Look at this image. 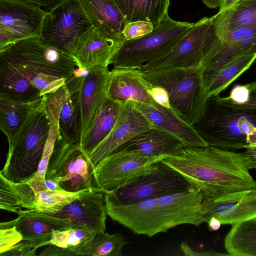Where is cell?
I'll list each match as a JSON object with an SVG mask.
<instances>
[{
    "label": "cell",
    "instance_id": "20",
    "mask_svg": "<svg viewBox=\"0 0 256 256\" xmlns=\"http://www.w3.org/2000/svg\"><path fill=\"white\" fill-rule=\"evenodd\" d=\"M122 43L104 36L93 26L79 39L72 58L82 69L108 66Z\"/></svg>",
    "mask_w": 256,
    "mask_h": 256
},
{
    "label": "cell",
    "instance_id": "33",
    "mask_svg": "<svg viewBox=\"0 0 256 256\" xmlns=\"http://www.w3.org/2000/svg\"><path fill=\"white\" fill-rule=\"evenodd\" d=\"M212 28L220 32L256 26V0H238L228 8L212 16Z\"/></svg>",
    "mask_w": 256,
    "mask_h": 256
},
{
    "label": "cell",
    "instance_id": "2",
    "mask_svg": "<svg viewBox=\"0 0 256 256\" xmlns=\"http://www.w3.org/2000/svg\"><path fill=\"white\" fill-rule=\"evenodd\" d=\"M162 162L180 174L204 198L256 187L240 153L210 146H184Z\"/></svg>",
    "mask_w": 256,
    "mask_h": 256
},
{
    "label": "cell",
    "instance_id": "39",
    "mask_svg": "<svg viewBox=\"0 0 256 256\" xmlns=\"http://www.w3.org/2000/svg\"><path fill=\"white\" fill-rule=\"evenodd\" d=\"M154 26L150 22L136 21L127 24L122 32L124 41L141 37L152 32Z\"/></svg>",
    "mask_w": 256,
    "mask_h": 256
},
{
    "label": "cell",
    "instance_id": "27",
    "mask_svg": "<svg viewBox=\"0 0 256 256\" xmlns=\"http://www.w3.org/2000/svg\"><path fill=\"white\" fill-rule=\"evenodd\" d=\"M80 192L52 190L35 192L27 183L21 185L18 191L21 209L36 210L48 214H54L62 210L78 198Z\"/></svg>",
    "mask_w": 256,
    "mask_h": 256
},
{
    "label": "cell",
    "instance_id": "5",
    "mask_svg": "<svg viewBox=\"0 0 256 256\" xmlns=\"http://www.w3.org/2000/svg\"><path fill=\"white\" fill-rule=\"evenodd\" d=\"M46 179L56 182L66 192H104L90 157L80 145L68 142L60 134L54 144Z\"/></svg>",
    "mask_w": 256,
    "mask_h": 256
},
{
    "label": "cell",
    "instance_id": "40",
    "mask_svg": "<svg viewBox=\"0 0 256 256\" xmlns=\"http://www.w3.org/2000/svg\"><path fill=\"white\" fill-rule=\"evenodd\" d=\"M143 78L145 88L151 98L158 104L171 109L168 94L166 90L162 86L150 84L144 77Z\"/></svg>",
    "mask_w": 256,
    "mask_h": 256
},
{
    "label": "cell",
    "instance_id": "9",
    "mask_svg": "<svg viewBox=\"0 0 256 256\" xmlns=\"http://www.w3.org/2000/svg\"><path fill=\"white\" fill-rule=\"evenodd\" d=\"M48 11L24 0H0V50L24 40L40 38Z\"/></svg>",
    "mask_w": 256,
    "mask_h": 256
},
{
    "label": "cell",
    "instance_id": "42",
    "mask_svg": "<svg viewBox=\"0 0 256 256\" xmlns=\"http://www.w3.org/2000/svg\"><path fill=\"white\" fill-rule=\"evenodd\" d=\"M249 96V90L246 84H237L232 89L228 98L234 104H243L248 101Z\"/></svg>",
    "mask_w": 256,
    "mask_h": 256
},
{
    "label": "cell",
    "instance_id": "24",
    "mask_svg": "<svg viewBox=\"0 0 256 256\" xmlns=\"http://www.w3.org/2000/svg\"><path fill=\"white\" fill-rule=\"evenodd\" d=\"M107 96L119 104L128 100L153 106L156 104L146 91L138 68H113L110 70Z\"/></svg>",
    "mask_w": 256,
    "mask_h": 256
},
{
    "label": "cell",
    "instance_id": "21",
    "mask_svg": "<svg viewBox=\"0 0 256 256\" xmlns=\"http://www.w3.org/2000/svg\"><path fill=\"white\" fill-rule=\"evenodd\" d=\"M17 214L14 225L22 240L30 242L36 250L48 246L54 231L74 226L70 220L36 210H22Z\"/></svg>",
    "mask_w": 256,
    "mask_h": 256
},
{
    "label": "cell",
    "instance_id": "14",
    "mask_svg": "<svg viewBox=\"0 0 256 256\" xmlns=\"http://www.w3.org/2000/svg\"><path fill=\"white\" fill-rule=\"evenodd\" d=\"M164 158L114 151L96 167V176L104 193L110 192L137 180L152 170Z\"/></svg>",
    "mask_w": 256,
    "mask_h": 256
},
{
    "label": "cell",
    "instance_id": "37",
    "mask_svg": "<svg viewBox=\"0 0 256 256\" xmlns=\"http://www.w3.org/2000/svg\"><path fill=\"white\" fill-rule=\"evenodd\" d=\"M250 96L248 101L243 104H236L230 102L228 97L222 98L218 95L212 96L218 103L234 112L241 114L256 122V82L246 84Z\"/></svg>",
    "mask_w": 256,
    "mask_h": 256
},
{
    "label": "cell",
    "instance_id": "36",
    "mask_svg": "<svg viewBox=\"0 0 256 256\" xmlns=\"http://www.w3.org/2000/svg\"><path fill=\"white\" fill-rule=\"evenodd\" d=\"M48 114L50 121V132L38 170L35 174L32 177V178L36 180H46L48 166L53 152L55 142L60 135L58 124L56 118L51 114L48 112Z\"/></svg>",
    "mask_w": 256,
    "mask_h": 256
},
{
    "label": "cell",
    "instance_id": "15",
    "mask_svg": "<svg viewBox=\"0 0 256 256\" xmlns=\"http://www.w3.org/2000/svg\"><path fill=\"white\" fill-rule=\"evenodd\" d=\"M104 198L107 215L136 234L152 237L169 230L156 198L126 204Z\"/></svg>",
    "mask_w": 256,
    "mask_h": 256
},
{
    "label": "cell",
    "instance_id": "38",
    "mask_svg": "<svg viewBox=\"0 0 256 256\" xmlns=\"http://www.w3.org/2000/svg\"><path fill=\"white\" fill-rule=\"evenodd\" d=\"M0 254L9 250L22 240V236L14 225V220L0 224Z\"/></svg>",
    "mask_w": 256,
    "mask_h": 256
},
{
    "label": "cell",
    "instance_id": "4",
    "mask_svg": "<svg viewBox=\"0 0 256 256\" xmlns=\"http://www.w3.org/2000/svg\"><path fill=\"white\" fill-rule=\"evenodd\" d=\"M150 84L168 92L171 110L183 122L193 126L204 116L208 97L201 65L142 72Z\"/></svg>",
    "mask_w": 256,
    "mask_h": 256
},
{
    "label": "cell",
    "instance_id": "23",
    "mask_svg": "<svg viewBox=\"0 0 256 256\" xmlns=\"http://www.w3.org/2000/svg\"><path fill=\"white\" fill-rule=\"evenodd\" d=\"M136 107L147 118L152 126L164 130L179 138L187 146H208L194 126L181 120L170 108L156 102L154 106L132 101Z\"/></svg>",
    "mask_w": 256,
    "mask_h": 256
},
{
    "label": "cell",
    "instance_id": "35",
    "mask_svg": "<svg viewBox=\"0 0 256 256\" xmlns=\"http://www.w3.org/2000/svg\"><path fill=\"white\" fill-rule=\"evenodd\" d=\"M128 242L120 233L97 234L81 249L78 256H123L122 248Z\"/></svg>",
    "mask_w": 256,
    "mask_h": 256
},
{
    "label": "cell",
    "instance_id": "32",
    "mask_svg": "<svg viewBox=\"0 0 256 256\" xmlns=\"http://www.w3.org/2000/svg\"><path fill=\"white\" fill-rule=\"evenodd\" d=\"M43 98L34 102H24L0 95V128L8 142L12 140L32 110L40 104Z\"/></svg>",
    "mask_w": 256,
    "mask_h": 256
},
{
    "label": "cell",
    "instance_id": "8",
    "mask_svg": "<svg viewBox=\"0 0 256 256\" xmlns=\"http://www.w3.org/2000/svg\"><path fill=\"white\" fill-rule=\"evenodd\" d=\"M190 186L178 172L161 161L137 180L118 189L106 192L104 196L126 204L157 198L188 190Z\"/></svg>",
    "mask_w": 256,
    "mask_h": 256
},
{
    "label": "cell",
    "instance_id": "25",
    "mask_svg": "<svg viewBox=\"0 0 256 256\" xmlns=\"http://www.w3.org/2000/svg\"><path fill=\"white\" fill-rule=\"evenodd\" d=\"M184 146V143L176 136L152 127L135 136L114 151L133 152L150 158H164Z\"/></svg>",
    "mask_w": 256,
    "mask_h": 256
},
{
    "label": "cell",
    "instance_id": "16",
    "mask_svg": "<svg viewBox=\"0 0 256 256\" xmlns=\"http://www.w3.org/2000/svg\"><path fill=\"white\" fill-rule=\"evenodd\" d=\"M120 104L119 114L114 128L89 156L95 168L104 159L124 143L152 127L132 100H128Z\"/></svg>",
    "mask_w": 256,
    "mask_h": 256
},
{
    "label": "cell",
    "instance_id": "12",
    "mask_svg": "<svg viewBox=\"0 0 256 256\" xmlns=\"http://www.w3.org/2000/svg\"><path fill=\"white\" fill-rule=\"evenodd\" d=\"M212 26L206 40L200 64L203 74L215 72L244 54L256 53V26L216 32Z\"/></svg>",
    "mask_w": 256,
    "mask_h": 256
},
{
    "label": "cell",
    "instance_id": "47",
    "mask_svg": "<svg viewBox=\"0 0 256 256\" xmlns=\"http://www.w3.org/2000/svg\"><path fill=\"white\" fill-rule=\"evenodd\" d=\"M206 223L210 230L214 231L218 230L222 225L220 220L216 217L212 216L208 220Z\"/></svg>",
    "mask_w": 256,
    "mask_h": 256
},
{
    "label": "cell",
    "instance_id": "3",
    "mask_svg": "<svg viewBox=\"0 0 256 256\" xmlns=\"http://www.w3.org/2000/svg\"><path fill=\"white\" fill-rule=\"evenodd\" d=\"M44 96L8 142L6 162L0 173L14 184L31 178L42 158L50 128Z\"/></svg>",
    "mask_w": 256,
    "mask_h": 256
},
{
    "label": "cell",
    "instance_id": "30",
    "mask_svg": "<svg viewBox=\"0 0 256 256\" xmlns=\"http://www.w3.org/2000/svg\"><path fill=\"white\" fill-rule=\"evenodd\" d=\"M126 24L136 22H150L154 27L168 16L170 0H114Z\"/></svg>",
    "mask_w": 256,
    "mask_h": 256
},
{
    "label": "cell",
    "instance_id": "44",
    "mask_svg": "<svg viewBox=\"0 0 256 256\" xmlns=\"http://www.w3.org/2000/svg\"><path fill=\"white\" fill-rule=\"evenodd\" d=\"M180 248L185 256H230V254H220L214 251H208L204 252H198L193 250L188 244L185 242H182L180 244Z\"/></svg>",
    "mask_w": 256,
    "mask_h": 256
},
{
    "label": "cell",
    "instance_id": "26",
    "mask_svg": "<svg viewBox=\"0 0 256 256\" xmlns=\"http://www.w3.org/2000/svg\"><path fill=\"white\" fill-rule=\"evenodd\" d=\"M98 31L110 38L124 41L122 32L126 24L114 0H78Z\"/></svg>",
    "mask_w": 256,
    "mask_h": 256
},
{
    "label": "cell",
    "instance_id": "28",
    "mask_svg": "<svg viewBox=\"0 0 256 256\" xmlns=\"http://www.w3.org/2000/svg\"><path fill=\"white\" fill-rule=\"evenodd\" d=\"M96 233L88 228L72 226L54 231L48 246L38 255L41 256H78Z\"/></svg>",
    "mask_w": 256,
    "mask_h": 256
},
{
    "label": "cell",
    "instance_id": "10",
    "mask_svg": "<svg viewBox=\"0 0 256 256\" xmlns=\"http://www.w3.org/2000/svg\"><path fill=\"white\" fill-rule=\"evenodd\" d=\"M86 70L78 67L74 75L62 86L44 96L46 108L56 118L60 136L80 146L82 130L80 94Z\"/></svg>",
    "mask_w": 256,
    "mask_h": 256
},
{
    "label": "cell",
    "instance_id": "6",
    "mask_svg": "<svg viewBox=\"0 0 256 256\" xmlns=\"http://www.w3.org/2000/svg\"><path fill=\"white\" fill-rule=\"evenodd\" d=\"M193 24L176 21L168 16L150 33L124 41L111 64L114 68H138L170 49Z\"/></svg>",
    "mask_w": 256,
    "mask_h": 256
},
{
    "label": "cell",
    "instance_id": "18",
    "mask_svg": "<svg viewBox=\"0 0 256 256\" xmlns=\"http://www.w3.org/2000/svg\"><path fill=\"white\" fill-rule=\"evenodd\" d=\"M52 214L70 220L74 226L88 228L96 234L105 232L106 219L104 192L88 190Z\"/></svg>",
    "mask_w": 256,
    "mask_h": 256
},
{
    "label": "cell",
    "instance_id": "31",
    "mask_svg": "<svg viewBox=\"0 0 256 256\" xmlns=\"http://www.w3.org/2000/svg\"><path fill=\"white\" fill-rule=\"evenodd\" d=\"M256 60V53L246 54L228 62L215 72L203 74L208 97L219 95L248 70Z\"/></svg>",
    "mask_w": 256,
    "mask_h": 256
},
{
    "label": "cell",
    "instance_id": "41",
    "mask_svg": "<svg viewBox=\"0 0 256 256\" xmlns=\"http://www.w3.org/2000/svg\"><path fill=\"white\" fill-rule=\"evenodd\" d=\"M36 250L32 244L26 240H22L10 250L0 254V256H36Z\"/></svg>",
    "mask_w": 256,
    "mask_h": 256
},
{
    "label": "cell",
    "instance_id": "49",
    "mask_svg": "<svg viewBox=\"0 0 256 256\" xmlns=\"http://www.w3.org/2000/svg\"><path fill=\"white\" fill-rule=\"evenodd\" d=\"M203 3L208 8L214 9L218 7L219 0H202Z\"/></svg>",
    "mask_w": 256,
    "mask_h": 256
},
{
    "label": "cell",
    "instance_id": "29",
    "mask_svg": "<svg viewBox=\"0 0 256 256\" xmlns=\"http://www.w3.org/2000/svg\"><path fill=\"white\" fill-rule=\"evenodd\" d=\"M120 108V104L108 98L91 122L80 142V147L88 156L112 130Z\"/></svg>",
    "mask_w": 256,
    "mask_h": 256
},
{
    "label": "cell",
    "instance_id": "19",
    "mask_svg": "<svg viewBox=\"0 0 256 256\" xmlns=\"http://www.w3.org/2000/svg\"><path fill=\"white\" fill-rule=\"evenodd\" d=\"M202 194L190 188L187 190L156 198L168 230L184 224L199 226L204 222L202 210Z\"/></svg>",
    "mask_w": 256,
    "mask_h": 256
},
{
    "label": "cell",
    "instance_id": "45",
    "mask_svg": "<svg viewBox=\"0 0 256 256\" xmlns=\"http://www.w3.org/2000/svg\"><path fill=\"white\" fill-rule=\"evenodd\" d=\"M40 5L48 10H50L64 0H24Z\"/></svg>",
    "mask_w": 256,
    "mask_h": 256
},
{
    "label": "cell",
    "instance_id": "13",
    "mask_svg": "<svg viewBox=\"0 0 256 256\" xmlns=\"http://www.w3.org/2000/svg\"><path fill=\"white\" fill-rule=\"evenodd\" d=\"M212 18L204 17L191 28L168 51L142 66V72L174 68H188L200 65L206 40L212 26Z\"/></svg>",
    "mask_w": 256,
    "mask_h": 256
},
{
    "label": "cell",
    "instance_id": "34",
    "mask_svg": "<svg viewBox=\"0 0 256 256\" xmlns=\"http://www.w3.org/2000/svg\"><path fill=\"white\" fill-rule=\"evenodd\" d=\"M224 247L230 256H256V218L232 225Z\"/></svg>",
    "mask_w": 256,
    "mask_h": 256
},
{
    "label": "cell",
    "instance_id": "43",
    "mask_svg": "<svg viewBox=\"0 0 256 256\" xmlns=\"http://www.w3.org/2000/svg\"><path fill=\"white\" fill-rule=\"evenodd\" d=\"M246 149L244 152L240 153V158L248 170L256 169V147Z\"/></svg>",
    "mask_w": 256,
    "mask_h": 256
},
{
    "label": "cell",
    "instance_id": "48",
    "mask_svg": "<svg viewBox=\"0 0 256 256\" xmlns=\"http://www.w3.org/2000/svg\"><path fill=\"white\" fill-rule=\"evenodd\" d=\"M238 0H219L218 7V12L226 10L234 4Z\"/></svg>",
    "mask_w": 256,
    "mask_h": 256
},
{
    "label": "cell",
    "instance_id": "17",
    "mask_svg": "<svg viewBox=\"0 0 256 256\" xmlns=\"http://www.w3.org/2000/svg\"><path fill=\"white\" fill-rule=\"evenodd\" d=\"M204 222L214 216L222 224L234 225L256 218V187L214 198H204Z\"/></svg>",
    "mask_w": 256,
    "mask_h": 256
},
{
    "label": "cell",
    "instance_id": "46",
    "mask_svg": "<svg viewBox=\"0 0 256 256\" xmlns=\"http://www.w3.org/2000/svg\"><path fill=\"white\" fill-rule=\"evenodd\" d=\"M246 145L244 148L256 147V126L246 136Z\"/></svg>",
    "mask_w": 256,
    "mask_h": 256
},
{
    "label": "cell",
    "instance_id": "22",
    "mask_svg": "<svg viewBox=\"0 0 256 256\" xmlns=\"http://www.w3.org/2000/svg\"><path fill=\"white\" fill-rule=\"evenodd\" d=\"M109 72L108 66H98L86 70L83 76L80 94L82 116L80 141L108 98Z\"/></svg>",
    "mask_w": 256,
    "mask_h": 256
},
{
    "label": "cell",
    "instance_id": "11",
    "mask_svg": "<svg viewBox=\"0 0 256 256\" xmlns=\"http://www.w3.org/2000/svg\"><path fill=\"white\" fill-rule=\"evenodd\" d=\"M242 114L208 98L203 117L193 126L208 146L231 151L244 148L246 136L238 127Z\"/></svg>",
    "mask_w": 256,
    "mask_h": 256
},
{
    "label": "cell",
    "instance_id": "7",
    "mask_svg": "<svg viewBox=\"0 0 256 256\" xmlns=\"http://www.w3.org/2000/svg\"><path fill=\"white\" fill-rule=\"evenodd\" d=\"M93 26L78 0H64L48 11L40 40L72 58L79 39Z\"/></svg>",
    "mask_w": 256,
    "mask_h": 256
},
{
    "label": "cell",
    "instance_id": "1",
    "mask_svg": "<svg viewBox=\"0 0 256 256\" xmlns=\"http://www.w3.org/2000/svg\"><path fill=\"white\" fill-rule=\"evenodd\" d=\"M75 60L44 44L24 40L0 50V95L24 102L54 92L75 74Z\"/></svg>",
    "mask_w": 256,
    "mask_h": 256
}]
</instances>
